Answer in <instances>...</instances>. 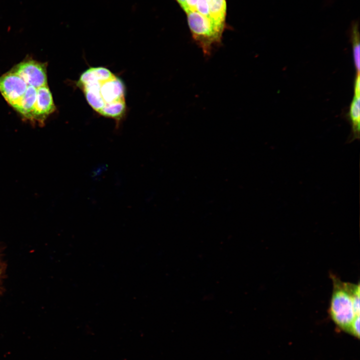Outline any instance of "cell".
I'll list each match as a JSON object with an SVG mask.
<instances>
[{"instance_id":"cell-1","label":"cell","mask_w":360,"mask_h":360,"mask_svg":"<svg viewBox=\"0 0 360 360\" xmlns=\"http://www.w3.org/2000/svg\"><path fill=\"white\" fill-rule=\"evenodd\" d=\"M90 106L101 115L119 120L126 110L122 82L109 70L90 68L77 82Z\"/></svg>"},{"instance_id":"cell-2","label":"cell","mask_w":360,"mask_h":360,"mask_svg":"<svg viewBox=\"0 0 360 360\" xmlns=\"http://www.w3.org/2000/svg\"><path fill=\"white\" fill-rule=\"evenodd\" d=\"M332 278L329 314L339 328L349 332L352 323L360 316V284L344 282L336 276Z\"/></svg>"},{"instance_id":"cell-3","label":"cell","mask_w":360,"mask_h":360,"mask_svg":"<svg viewBox=\"0 0 360 360\" xmlns=\"http://www.w3.org/2000/svg\"><path fill=\"white\" fill-rule=\"evenodd\" d=\"M186 14L193 39L204 56H209L214 47L221 43L224 30L196 11H190Z\"/></svg>"},{"instance_id":"cell-4","label":"cell","mask_w":360,"mask_h":360,"mask_svg":"<svg viewBox=\"0 0 360 360\" xmlns=\"http://www.w3.org/2000/svg\"><path fill=\"white\" fill-rule=\"evenodd\" d=\"M28 86L17 74L12 70L0 76V92L14 109L19 104Z\"/></svg>"},{"instance_id":"cell-5","label":"cell","mask_w":360,"mask_h":360,"mask_svg":"<svg viewBox=\"0 0 360 360\" xmlns=\"http://www.w3.org/2000/svg\"><path fill=\"white\" fill-rule=\"evenodd\" d=\"M46 68V64L30 60L18 64L11 70L17 74L28 86L38 88L48 85Z\"/></svg>"},{"instance_id":"cell-6","label":"cell","mask_w":360,"mask_h":360,"mask_svg":"<svg viewBox=\"0 0 360 360\" xmlns=\"http://www.w3.org/2000/svg\"><path fill=\"white\" fill-rule=\"evenodd\" d=\"M56 110L51 92L48 85L37 88L36 98L31 120L43 122Z\"/></svg>"},{"instance_id":"cell-7","label":"cell","mask_w":360,"mask_h":360,"mask_svg":"<svg viewBox=\"0 0 360 360\" xmlns=\"http://www.w3.org/2000/svg\"><path fill=\"white\" fill-rule=\"evenodd\" d=\"M210 20L218 28L224 30L226 5V0H206Z\"/></svg>"},{"instance_id":"cell-8","label":"cell","mask_w":360,"mask_h":360,"mask_svg":"<svg viewBox=\"0 0 360 360\" xmlns=\"http://www.w3.org/2000/svg\"><path fill=\"white\" fill-rule=\"evenodd\" d=\"M37 88L28 86L26 91L16 110L23 116L31 120L36 98Z\"/></svg>"},{"instance_id":"cell-9","label":"cell","mask_w":360,"mask_h":360,"mask_svg":"<svg viewBox=\"0 0 360 360\" xmlns=\"http://www.w3.org/2000/svg\"><path fill=\"white\" fill-rule=\"evenodd\" d=\"M360 94H354L350 104L348 116L351 122L352 140L358 139L360 129Z\"/></svg>"},{"instance_id":"cell-10","label":"cell","mask_w":360,"mask_h":360,"mask_svg":"<svg viewBox=\"0 0 360 360\" xmlns=\"http://www.w3.org/2000/svg\"><path fill=\"white\" fill-rule=\"evenodd\" d=\"M350 37L352 46L354 60L357 72H360V43L358 30V22L354 21L351 24Z\"/></svg>"},{"instance_id":"cell-11","label":"cell","mask_w":360,"mask_h":360,"mask_svg":"<svg viewBox=\"0 0 360 360\" xmlns=\"http://www.w3.org/2000/svg\"><path fill=\"white\" fill-rule=\"evenodd\" d=\"M196 11L210 20L209 8L206 0H198L196 5Z\"/></svg>"},{"instance_id":"cell-12","label":"cell","mask_w":360,"mask_h":360,"mask_svg":"<svg viewBox=\"0 0 360 360\" xmlns=\"http://www.w3.org/2000/svg\"><path fill=\"white\" fill-rule=\"evenodd\" d=\"M198 1V0H186V4L188 12L196 10V5Z\"/></svg>"},{"instance_id":"cell-13","label":"cell","mask_w":360,"mask_h":360,"mask_svg":"<svg viewBox=\"0 0 360 360\" xmlns=\"http://www.w3.org/2000/svg\"><path fill=\"white\" fill-rule=\"evenodd\" d=\"M180 7L187 13L188 12V8L186 4V0H176Z\"/></svg>"}]
</instances>
